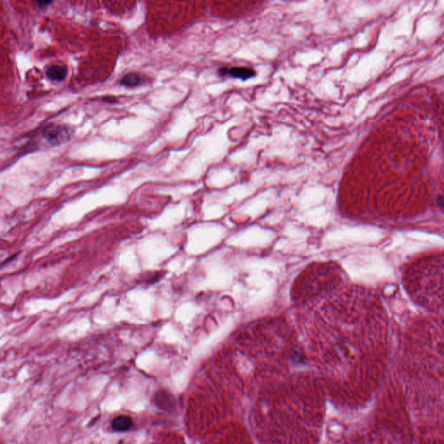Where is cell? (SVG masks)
<instances>
[{"mask_svg": "<svg viewBox=\"0 0 444 444\" xmlns=\"http://www.w3.org/2000/svg\"><path fill=\"white\" fill-rule=\"evenodd\" d=\"M73 134L74 131L69 126L51 124L46 126L43 130V137L51 145L57 146L69 141Z\"/></svg>", "mask_w": 444, "mask_h": 444, "instance_id": "6da1fadb", "label": "cell"}, {"mask_svg": "<svg viewBox=\"0 0 444 444\" xmlns=\"http://www.w3.org/2000/svg\"><path fill=\"white\" fill-rule=\"evenodd\" d=\"M221 74L222 75H230L234 78H239L246 80L248 78L254 77L255 75V69L248 67H242V66H238V67H231V68H222L221 69Z\"/></svg>", "mask_w": 444, "mask_h": 444, "instance_id": "7a4b0ae2", "label": "cell"}, {"mask_svg": "<svg viewBox=\"0 0 444 444\" xmlns=\"http://www.w3.org/2000/svg\"><path fill=\"white\" fill-rule=\"evenodd\" d=\"M68 73V69L64 64H53L46 69V76L52 81H63Z\"/></svg>", "mask_w": 444, "mask_h": 444, "instance_id": "3957f363", "label": "cell"}, {"mask_svg": "<svg viewBox=\"0 0 444 444\" xmlns=\"http://www.w3.org/2000/svg\"><path fill=\"white\" fill-rule=\"evenodd\" d=\"M133 421L128 416H119L116 417L111 424V427L116 432H126L132 428Z\"/></svg>", "mask_w": 444, "mask_h": 444, "instance_id": "277c9868", "label": "cell"}, {"mask_svg": "<svg viewBox=\"0 0 444 444\" xmlns=\"http://www.w3.org/2000/svg\"><path fill=\"white\" fill-rule=\"evenodd\" d=\"M145 82V79L143 76H141L139 73L131 72L125 75L124 77L120 80V84L122 86H125L127 88H135L140 86L141 84Z\"/></svg>", "mask_w": 444, "mask_h": 444, "instance_id": "5b68a950", "label": "cell"}, {"mask_svg": "<svg viewBox=\"0 0 444 444\" xmlns=\"http://www.w3.org/2000/svg\"><path fill=\"white\" fill-rule=\"evenodd\" d=\"M52 3L53 2H50V1H45V2H41V1H39V2H37L36 4H37L39 8H45V7L48 6V5H50L51 4H52Z\"/></svg>", "mask_w": 444, "mask_h": 444, "instance_id": "8992f818", "label": "cell"}, {"mask_svg": "<svg viewBox=\"0 0 444 444\" xmlns=\"http://www.w3.org/2000/svg\"><path fill=\"white\" fill-rule=\"evenodd\" d=\"M103 100L107 102H111V103L116 102L117 101V98L115 97H106L103 98Z\"/></svg>", "mask_w": 444, "mask_h": 444, "instance_id": "52a82bcc", "label": "cell"}]
</instances>
